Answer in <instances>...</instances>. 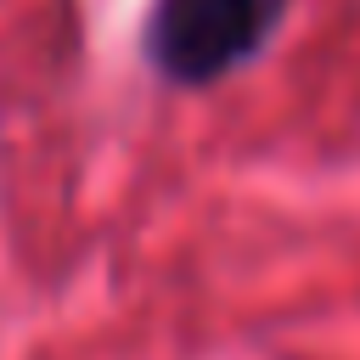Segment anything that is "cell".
Masks as SVG:
<instances>
[{
	"instance_id": "cell-1",
	"label": "cell",
	"mask_w": 360,
	"mask_h": 360,
	"mask_svg": "<svg viewBox=\"0 0 360 360\" xmlns=\"http://www.w3.org/2000/svg\"><path fill=\"white\" fill-rule=\"evenodd\" d=\"M292 0H152L141 45L163 84L208 90L242 73L287 22Z\"/></svg>"
}]
</instances>
